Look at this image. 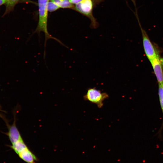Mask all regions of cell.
<instances>
[{"label":"cell","mask_w":163,"mask_h":163,"mask_svg":"<svg viewBox=\"0 0 163 163\" xmlns=\"http://www.w3.org/2000/svg\"><path fill=\"white\" fill-rule=\"evenodd\" d=\"M39 10V18L37 26L34 33H37L40 37V33L41 32L45 34V40L44 43L45 51L44 53V57H45V48L46 41L51 39L56 40L60 44L68 48L61 41L58 39L53 37L48 32L47 30L48 9L47 4L49 0H38Z\"/></svg>","instance_id":"obj_1"},{"label":"cell","mask_w":163,"mask_h":163,"mask_svg":"<svg viewBox=\"0 0 163 163\" xmlns=\"http://www.w3.org/2000/svg\"><path fill=\"white\" fill-rule=\"evenodd\" d=\"M94 2V0H82L75 5L72 9L88 18L91 21V27L96 28L98 24L93 14Z\"/></svg>","instance_id":"obj_2"},{"label":"cell","mask_w":163,"mask_h":163,"mask_svg":"<svg viewBox=\"0 0 163 163\" xmlns=\"http://www.w3.org/2000/svg\"><path fill=\"white\" fill-rule=\"evenodd\" d=\"M135 11H133L137 19L142 34L143 44L145 55L151 62L158 55L156 50L151 42L145 31L142 28L140 24L137 12V8L135 5Z\"/></svg>","instance_id":"obj_3"},{"label":"cell","mask_w":163,"mask_h":163,"mask_svg":"<svg viewBox=\"0 0 163 163\" xmlns=\"http://www.w3.org/2000/svg\"><path fill=\"white\" fill-rule=\"evenodd\" d=\"M108 97L107 94L101 93L95 88L88 89L86 94L84 97L85 100L96 104L100 108L103 106L104 101Z\"/></svg>","instance_id":"obj_4"},{"label":"cell","mask_w":163,"mask_h":163,"mask_svg":"<svg viewBox=\"0 0 163 163\" xmlns=\"http://www.w3.org/2000/svg\"><path fill=\"white\" fill-rule=\"evenodd\" d=\"M158 84H163V59L158 54L150 62Z\"/></svg>","instance_id":"obj_5"},{"label":"cell","mask_w":163,"mask_h":163,"mask_svg":"<svg viewBox=\"0 0 163 163\" xmlns=\"http://www.w3.org/2000/svg\"><path fill=\"white\" fill-rule=\"evenodd\" d=\"M8 135L9 139L12 144L18 141L23 140L16 125L15 120L13 123L9 127Z\"/></svg>","instance_id":"obj_6"},{"label":"cell","mask_w":163,"mask_h":163,"mask_svg":"<svg viewBox=\"0 0 163 163\" xmlns=\"http://www.w3.org/2000/svg\"><path fill=\"white\" fill-rule=\"evenodd\" d=\"M19 157L27 163H35L37 158L28 148L18 155Z\"/></svg>","instance_id":"obj_7"},{"label":"cell","mask_w":163,"mask_h":163,"mask_svg":"<svg viewBox=\"0 0 163 163\" xmlns=\"http://www.w3.org/2000/svg\"><path fill=\"white\" fill-rule=\"evenodd\" d=\"M11 147L18 155L28 148L23 139L12 144Z\"/></svg>","instance_id":"obj_8"},{"label":"cell","mask_w":163,"mask_h":163,"mask_svg":"<svg viewBox=\"0 0 163 163\" xmlns=\"http://www.w3.org/2000/svg\"><path fill=\"white\" fill-rule=\"evenodd\" d=\"M57 5L59 8L73 9L74 6L69 0H50Z\"/></svg>","instance_id":"obj_9"},{"label":"cell","mask_w":163,"mask_h":163,"mask_svg":"<svg viewBox=\"0 0 163 163\" xmlns=\"http://www.w3.org/2000/svg\"><path fill=\"white\" fill-rule=\"evenodd\" d=\"M20 0H7L5 3L6 9L4 15L6 14L13 11L15 6Z\"/></svg>","instance_id":"obj_10"},{"label":"cell","mask_w":163,"mask_h":163,"mask_svg":"<svg viewBox=\"0 0 163 163\" xmlns=\"http://www.w3.org/2000/svg\"><path fill=\"white\" fill-rule=\"evenodd\" d=\"M158 84V95L160 105L163 114V87L162 85Z\"/></svg>","instance_id":"obj_11"},{"label":"cell","mask_w":163,"mask_h":163,"mask_svg":"<svg viewBox=\"0 0 163 163\" xmlns=\"http://www.w3.org/2000/svg\"><path fill=\"white\" fill-rule=\"evenodd\" d=\"M59 7L56 3L52 1L49 2L47 4L48 11L50 12L55 11L58 9Z\"/></svg>","instance_id":"obj_12"},{"label":"cell","mask_w":163,"mask_h":163,"mask_svg":"<svg viewBox=\"0 0 163 163\" xmlns=\"http://www.w3.org/2000/svg\"><path fill=\"white\" fill-rule=\"evenodd\" d=\"M82 0H69L70 2L72 4L76 5L80 2H81Z\"/></svg>","instance_id":"obj_13"},{"label":"cell","mask_w":163,"mask_h":163,"mask_svg":"<svg viewBox=\"0 0 163 163\" xmlns=\"http://www.w3.org/2000/svg\"><path fill=\"white\" fill-rule=\"evenodd\" d=\"M7 1V0H0V6L4 4H5Z\"/></svg>","instance_id":"obj_14"},{"label":"cell","mask_w":163,"mask_h":163,"mask_svg":"<svg viewBox=\"0 0 163 163\" xmlns=\"http://www.w3.org/2000/svg\"><path fill=\"white\" fill-rule=\"evenodd\" d=\"M162 85V86H163V84Z\"/></svg>","instance_id":"obj_15"}]
</instances>
